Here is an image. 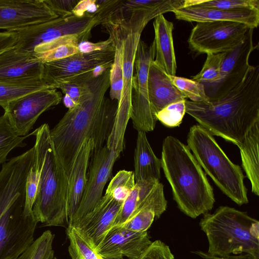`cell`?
I'll return each mask as SVG.
<instances>
[{"mask_svg":"<svg viewBox=\"0 0 259 259\" xmlns=\"http://www.w3.org/2000/svg\"><path fill=\"white\" fill-rule=\"evenodd\" d=\"M177 19L188 22L228 21L243 23L255 28L259 23V10H221L195 6H182L172 11Z\"/></svg>","mask_w":259,"mask_h":259,"instance_id":"cell-20","label":"cell"},{"mask_svg":"<svg viewBox=\"0 0 259 259\" xmlns=\"http://www.w3.org/2000/svg\"><path fill=\"white\" fill-rule=\"evenodd\" d=\"M114 45L107 49L88 53L78 52L67 58L44 63V79L57 89L58 83L79 76L103 64L112 63Z\"/></svg>","mask_w":259,"mask_h":259,"instance_id":"cell-15","label":"cell"},{"mask_svg":"<svg viewBox=\"0 0 259 259\" xmlns=\"http://www.w3.org/2000/svg\"><path fill=\"white\" fill-rule=\"evenodd\" d=\"M137 259H175L168 245L160 240L152 241Z\"/></svg>","mask_w":259,"mask_h":259,"instance_id":"cell-40","label":"cell"},{"mask_svg":"<svg viewBox=\"0 0 259 259\" xmlns=\"http://www.w3.org/2000/svg\"><path fill=\"white\" fill-rule=\"evenodd\" d=\"M186 100L171 103L163 108L157 113V120L167 127L179 126L186 113Z\"/></svg>","mask_w":259,"mask_h":259,"instance_id":"cell-38","label":"cell"},{"mask_svg":"<svg viewBox=\"0 0 259 259\" xmlns=\"http://www.w3.org/2000/svg\"><path fill=\"white\" fill-rule=\"evenodd\" d=\"M192 252L198 255L200 257V259H251L253 257L246 254L230 255L227 256H218L211 255L207 251L201 250L193 251Z\"/></svg>","mask_w":259,"mask_h":259,"instance_id":"cell-45","label":"cell"},{"mask_svg":"<svg viewBox=\"0 0 259 259\" xmlns=\"http://www.w3.org/2000/svg\"><path fill=\"white\" fill-rule=\"evenodd\" d=\"M183 6L215 8L221 10L255 9L259 10L258 0H184Z\"/></svg>","mask_w":259,"mask_h":259,"instance_id":"cell-34","label":"cell"},{"mask_svg":"<svg viewBox=\"0 0 259 259\" xmlns=\"http://www.w3.org/2000/svg\"><path fill=\"white\" fill-rule=\"evenodd\" d=\"M30 134L35 137L33 147L39 175L33 214L45 226H64L68 223V178L54 149L49 125L44 123Z\"/></svg>","mask_w":259,"mask_h":259,"instance_id":"cell-5","label":"cell"},{"mask_svg":"<svg viewBox=\"0 0 259 259\" xmlns=\"http://www.w3.org/2000/svg\"><path fill=\"white\" fill-rule=\"evenodd\" d=\"M199 225L207 237L209 254H246L259 259V222L247 212L221 206L204 214Z\"/></svg>","mask_w":259,"mask_h":259,"instance_id":"cell-6","label":"cell"},{"mask_svg":"<svg viewBox=\"0 0 259 259\" xmlns=\"http://www.w3.org/2000/svg\"><path fill=\"white\" fill-rule=\"evenodd\" d=\"M226 52L208 54L201 71L193 76L192 80L202 83L204 87L217 82L220 77V68Z\"/></svg>","mask_w":259,"mask_h":259,"instance_id":"cell-35","label":"cell"},{"mask_svg":"<svg viewBox=\"0 0 259 259\" xmlns=\"http://www.w3.org/2000/svg\"><path fill=\"white\" fill-rule=\"evenodd\" d=\"M44 64L33 54L21 52L15 46L0 55V81L27 82L44 78Z\"/></svg>","mask_w":259,"mask_h":259,"instance_id":"cell-19","label":"cell"},{"mask_svg":"<svg viewBox=\"0 0 259 259\" xmlns=\"http://www.w3.org/2000/svg\"><path fill=\"white\" fill-rule=\"evenodd\" d=\"M155 219L154 211L143 203L126 221L117 226H120L134 232H143L147 231Z\"/></svg>","mask_w":259,"mask_h":259,"instance_id":"cell-36","label":"cell"},{"mask_svg":"<svg viewBox=\"0 0 259 259\" xmlns=\"http://www.w3.org/2000/svg\"><path fill=\"white\" fill-rule=\"evenodd\" d=\"M186 113L213 136L239 146L259 120V65H250L242 82L222 97L201 102L186 100Z\"/></svg>","mask_w":259,"mask_h":259,"instance_id":"cell-3","label":"cell"},{"mask_svg":"<svg viewBox=\"0 0 259 259\" xmlns=\"http://www.w3.org/2000/svg\"><path fill=\"white\" fill-rule=\"evenodd\" d=\"M254 28H250L243 40L226 52L220 68L219 80L204 87L209 101L222 97L240 84L250 66L249 57L255 49L253 43Z\"/></svg>","mask_w":259,"mask_h":259,"instance_id":"cell-14","label":"cell"},{"mask_svg":"<svg viewBox=\"0 0 259 259\" xmlns=\"http://www.w3.org/2000/svg\"><path fill=\"white\" fill-rule=\"evenodd\" d=\"M147 82L149 102L156 117L157 113L169 104L186 99L154 60L150 64Z\"/></svg>","mask_w":259,"mask_h":259,"instance_id":"cell-22","label":"cell"},{"mask_svg":"<svg viewBox=\"0 0 259 259\" xmlns=\"http://www.w3.org/2000/svg\"><path fill=\"white\" fill-rule=\"evenodd\" d=\"M50 9L59 17L72 14V11L79 0H44Z\"/></svg>","mask_w":259,"mask_h":259,"instance_id":"cell-41","label":"cell"},{"mask_svg":"<svg viewBox=\"0 0 259 259\" xmlns=\"http://www.w3.org/2000/svg\"><path fill=\"white\" fill-rule=\"evenodd\" d=\"M54 235L45 231L22 253L14 259H57L53 249Z\"/></svg>","mask_w":259,"mask_h":259,"instance_id":"cell-31","label":"cell"},{"mask_svg":"<svg viewBox=\"0 0 259 259\" xmlns=\"http://www.w3.org/2000/svg\"><path fill=\"white\" fill-rule=\"evenodd\" d=\"M39 183V175L35 160L27 177L25 189L24 212L26 215L33 214L32 208L36 196Z\"/></svg>","mask_w":259,"mask_h":259,"instance_id":"cell-39","label":"cell"},{"mask_svg":"<svg viewBox=\"0 0 259 259\" xmlns=\"http://www.w3.org/2000/svg\"><path fill=\"white\" fill-rule=\"evenodd\" d=\"M124 134L112 130L106 144L93 152L86 186L79 206L68 225L91 211L102 198L116 160L123 151Z\"/></svg>","mask_w":259,"mask_h":259,"instance_id":"cell-8","label":"cell"},{"mask_svg":"<svg viewBox=\"0 0 259 259\" xmlns=\"http://www.w3.org/2000/svg\"><path fill=\"white\" fill-rule=\"evenodd\" d=\"M113 40L115 54L110 71V98L119 103L122 87V37L119 26L110 22L101 24Z\"/></svg>","mask_w":259,"mask_h":259,"instance_id":"cell-27","label":"cell"},{"mask_svg":"<svg viewBox=\"0 0 259 259\" xmlns=\"http://www.w3.org/2000/svg\"><path fill=\"white\" fill-rule=\"evenodd\" d=\"M94 148V142L86 138L82 143L68 178L67 209L70 223L81 202L87 182V170Z\"/></svg>","mask_w":259,"mask_h":259,"instance_id":"cell-21","label":"cell"},{"mask_svg":"<svg viewBox=\"0 0 259 259\" xmlns=\"http://www.w3.org/2000/svg\"><path fill=\"white\" fill-rule=\"evenodd\" d=\"M184 0H101L97 15L101 24L128 27L147 25L152 19L183 6Z\"/></svg>","mask_w":259,"mask_h":259,"instance_id":"cell-10","label":"cell"},{"mask_svg":"<svg viewBox=\"0 0 259 259\" xmlns=\"http://www.w3.org/2000/svg\"><path fill=\"white\" fill-rule=\"evenodd\" d=\"M187 142L198 163L219 188L238 205L248 203L240 166L230 160L213 135L200 125L195 124L190 127Z\"/></svg>","mask_w":259,"mask_h":259,"instance_id":"cell-7","label":"cell"},{"mask_svg":"<svg viewBox=\"0 0 259 259\" xmlns=\"http://www.w3.org/2000/svg\"><path fill=\"white\" fill-rule=\"evenodd\" d=\"M250 28L233 21L196 22L188 42L190 48L199 54L225 53L239 44Z\"/></svg>","mask_w":259,"mask_h":259,"instance_id":"cell-12","label":"cell"},{"mask_svg":"<svg viewBox=\"0 0 259 259\" xmlns=\"http://www.w3.org/2000/svg\"><path fill=\"white\" fill-rule=\"evenodd\" d=\"M59 17L44 0H0V29L14 32Z\"/></svg>","mask_w":259,"mask_h":259,"instance_id":"cell-16","label":"cell"},{"mask_svg":"<svg viewBox=\"0 0 259 259\" xmlns=\"http://www.w3.org/2000/svg\"><path fill=\"white\" fill-rule=\"evenodd\" d=\"M110 69L84 82L77 104L50 130L54 149L68 178L84 139L93 140V153L104 146L112 131L118 104L105 96Z\"/></svg>","mask_w":259,"mask_h":259,"instance_id":"cell-1","label":"cell"},{"mask_svg":"<svg viewBox=\"0 0 259 259\" xmlns=\"http://www.w3.org/2000/svg\"><path fill=\"white\" fill-rule=\"evenodd\" d=\"M160 159L174 199L182 212L196 219L212 209L215 202L213 189L187 145L167 136Z\"/></svg>","mask_w":259,"mask_h":259,"instance_id":"cell-4","label":"cell"},{"mask_svg":"<svg viewBox=\"0 0 259 259\" xmlns=\"http://www.w3.org/2000/svg\"><path fill=\"white\" fill-rule=\"evenodd\" d=\"M147 231L134 232L120 226L112 227L96 250L106 259H137L151 244Z\"/></svg>","mask_w":259,"mask_h":259,"instance_id":"cell-18","label":"cell"},{"mask_svg":"<svg viewBox=\"0 0 259 259\" xmlns=\"http://www.w3.org/2000/svg\"><path fill=\"white\" fill-rule=\"evenodd\" d=\"M83 41L78 35L62 36L36 47L33 54L44 64L61 60L78 53V44Z\"/></svg>","mask_w":259,"mask_h":259,"instance_id":"cell-26","label":"cell"},{"mask_svg":"<svg viewBox=\"0 0 259 259\" xmlns=\"http://www.w3.org/2000/svg\"><path fill=\"white\" fill-rule=\"evenodd\" d=\"M49 88L54 89L44 78L27 82L0 81V106L5 109L10 102L16 99L33 92Z\"/></svg>","mask_w":259,"mask_h":259,"instance_id":"cell-29","label":"cell"},{"mask_svg":"<svg viewBox=\"0 0 259 259\" xmlns=\"http://www.w3.org/2000/svg\"><path fill=\"white\" fill-rule=\"evenodd\" d=\"M68 251L72 259H106L102 256L89 240L77 229L68 227Z\"/></svg>","mask_w":259,"mask_h":259,"instance_id":"cell-30","label":"cell"},{"mask_svg":"<svg viewBox=\"0 0 259 259\" xmlns=\"http://www.w3.org/2000/svg\"><path fill=\"white\" fill-rule=\"evenodd\" d=\"M153 27L154 61L167 75L175 76L177 67L172 36L174 24L161 14L154 18Z\"/></svg>","mask_w":259,"mask_h":259,"instance_id":"cell-23","label":"cell"},{"mask_svg":"<svg viewBox=\"0 0 259 259\" xmlns=\"http://www.w3.org/2000/svg\"><path fill=\"white\" fill-rule=\"evenodd\" d=\"M134 172L121 170L111 179L106 192L116 200L123 202L135 185Z\"/></svg>","mask_w":259,"mask_h":259,"instance_id":"cell-33","label":"cell"},{"mask_svg":"<svg viewBox=\"0 0 259 259\" xmlns=\"http://www.w3.org/2000/svg\"><path fill=\"white\" fill-rule=\"evenodd\" d=\"M153 41L148 46L140 39L136 51L132 79V112L131 118L138 131H152L157 121L153 115L148 95V74L151 62L154 60Z\"/></svg>","mask_w":259,"mask_h":259,"instance_id":"cell-11","label":"cell"},{"mask_svg":"<svg viewBox=\"0 0 259 259\" xmlns=\"http://www.w3.org/2000/svg\"><path fill=\"white\" fill-rule=\"evenodd\" d=\"M159 182L154 179L136 182L134 189L123 202L112 227L119 226L126 221Z\"/></svg>","mask_w":259,"mask_h":259,"instance_id":"cell-28","label":"cell"},{"mask_svg":"<svg viewBox=\"0 0 259 259\" xmlns=\"http://www.w3.org/2000/svg\"><path fill=\"white\" fill-rule=\"evenodd\" d=\"M122 203L105 193L91 211L68 227L79 231L96 249L112 227Z\"/></svg>","mask_w":259,"mask_h":259,"instance_id":"cell-17","label":"cell"},{"mask_svg":"<svg viewBox=\"0 0 259 259\" xmlns=\"http://www.w3.org/2000/svg\"><path fill=\"white\" fill-rule=\"evenodd\" d=\"M259 120L256 121L245 135L240 149L242 166L250 182L252 192L259 195L258 162Z\"/></svg>","mask_w":259,"mask_h":259,"instance_id":"cell-25","label":"cell"},{"mask_svg":"<svg viewBox=\"0 0 259 259\" xmlns=\"http://www.w3.org/2000/svg\"><path fill=\"white\" fill-rule=\"evenodd\" d=\"M100 23L97 14H85L77 17L72 14L58 17L14 31L18 36L15 48L21 52L33 54L36 47L72 34L78 35L87 41L91 36L93 28Z\"/></svg>","mask_w":259,"mask_h":259,"instance_id":"cell-9","label":"cell"},{"mask_svg":"<svg viewBox=\"0 0 259 259\" xmlns=\"http://www.w3.org/2000/svg\"><path fill=\"white\" fill-rule=\"evenodd\" d=\"M100 0H80L72 11V14L77 17L85 14L95 15L100 7Z\"/></svg>","mask_w":259,"mask_h":259,"instance_id":"cell-42","label":"cell"},{"mask_svg":"<svg viewBox=\"0 0 259 259\" xmlns=\"http://www.w3.org/2000/svg\"><path fill=\"white\" fill-rule=\"evenodd\" d=\"M18 40L15 32H0V55L5 51L14 48Z\"/></svg>","mask_w":259,"mask_h":259,"instance_id":"cell-44","label":"cell"},{"mask_svg":"<svg viewBox=\"0 0 259 259\" xmlns=\"http://www.w3.org/2000/svg\"><path fill=\"white\" fill-rule=\"evenodd\" d=\"M174 84L191 101L196 102H208L204 85L192 79L182 77L169 75Z\"/></svg>","mask_w":259,"mask_h":259,"instance_id":"cell-37","label":"cell"},{"mask_svg":"<svg viewBox=\"0 0 259 259\" xmlns=\"http://www.w3.org/2000/svg\"><path fill=\"white\" fill-rule=\"evenodd\" d=\"M61 93L55 89H44L31 92L10 102L4 114L14 132L19 136H27L39 116L59 104Z\"/></svg>","mask_w":259,"mask_h":259,"instance_id":"cell-13","label":"cell"},{"mask_svg":"<svg viewBox=\"0 0 259 259\" xmlns=\"http://www.w3.org/2000/svg\"><path fill=\"white\" fill-rule=\"evenodd\" d=\"M113 46V40L111 36L104 41L97 42H92L87 41L80 42L78 46V51L80 53H88L98 51H102Z\"/></svg>","mask_w":259,"mask_h":259,"instance_id":"cell-43","label":"cell"},{"mask_svg":"<svg viewBox=\"0 0 259 259\" xmlns=\"http://www.w3.org/2000/svg\"><path fill=\"white\" fill-rule=\"evenodd\" d=\"M35 160L34 147L3 164L0 171V259H14L34 241L38 223L24 212L27 177Z\"/></svg>","mask_w":259,"mask_h":259,"instance_id":"cell-2","label":"cell"},{"mask_svg":"<svg viewBox=\"0 0 259 259\" xmlns=\"http://www.w3.org/2000/svg\"><path fill=\"white\" fill-rule=\"evenodd\" d=\"M251 259H256V258L253 257Z\"/></svg>","mask_w":259,"mask_h":259,"instance_id":"cell-46","label":"cell"},{"mask_svg":"<svg viewBox=\"0 0 259 259\" xmlns=\"http://www.w3.org/2000/svg\"><path fill=\"white\" fill-rule=\"evenodd\" d=\"M161 159L155 155L146 133L138 131L134 154L135 182L160 179Z\"/></svg>","mask_w":259,"mask_h":259,"instance_id":"cell-24","label":"cell"},{"mask_svg":"<svg viewBox=\"0 0 259 259\" xmlns=\"http://www.w3.org/2000/svg\"><path fill=\"white\" fill-rule=\"evenodd\" d=\"M18 136L11 127L6 116H0V164L5 163L10 152L17 147L25 146L23 141L29 136Z\"/></svg>","mask_w":259,"mask_h":259,"instance_id":"cell-32","label":"cell"}]
</instances>
